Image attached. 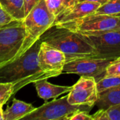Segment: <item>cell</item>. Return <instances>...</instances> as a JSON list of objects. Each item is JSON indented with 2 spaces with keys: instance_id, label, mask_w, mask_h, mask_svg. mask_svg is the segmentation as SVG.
Returning a JSON list of instances; mask_svg holds the SVG:
<instances>
[{
  "instance_id": "obj_1",
  "label": "cell",
  "mask_w": 120,
  "mask_h": 120,
  "mask_svg": "<svg viewBox=\"0 0 120 120\" xmlns=\"http://www.w3.org/2000/svg\"><path fill=\"white\" fill-rule=\"evenodd\" d=\"M41 43L39 39L20 57L0 67V82L11 83L13 86V95L27 84L51 78L39 65Z\"/></svg>"
},
{
  "instance_id": "obj_2",
  "label": "cell",
  "mask_w": 120,
  "mask_h": 120,
  "mask_svg": "<svg viewBox=\"0 0 120 120\" xmlns=\"http://www.w3.org/2000/svg\"><path fill=\"white\" fill-rule=\"evenodd\" d=\"M51 46L62 51L66 61L84 57H98V53L89 39L64 27L53 25L39 38Z\"/></svg>"
},
{
  "instance_id": "obj_3",
  "label": "cell",
  "mask_w": 120,
  "mask_h": 120,
  "mask_svg": "<svg viewBox=\"0 0 120 120\" xmlns=\"http://www.w3.org/2000/svg\"><path fill=\"white\" fill-rule=\"evenodd\" d=\"M56 19L49 11L46 1L41 0L24 19L26 35L18 57L29 49L47 30L54 25Z\"/></svg>"
},
{
  "instance_id": "obj_4",
  "label": "cell",
  "mask_w": 120,
  "mask_h": 120,
  "mask_svg": "<svg viewBox=\"0 0 120 120\" xmlns=\"http://www.w3.org/2000/svg\"><path fill=\"white\" fill-rule=\"evenodd\" d=\"M25 35L24 20L13 19L0 27V67L18 58Z\"/></svg>"
},
{
  "instance_id": "obj_5",
  "label": "cell",
  "mask_w": 120,
  "mask_h": 120,
  "mask_svg": "<svg viewBox=\"0 0 120 120\" xmlns=\"http://www.w3.org/2000/svg\"><path fill=\"white\" fill-rule=\"evenodd\" d=\"M86 36L99 35L117 30L120 27V15L91 13L82 18L59 25Z\"/></svg>"
},
{
  "instance_id": "obj_6",
  "label": "cell",
  "mask_w": 120,
  "mask_h": 120,
  "mask_svg": "<svg viewBox=\"0 0 120 120\" xmlns=\"http://www.w3.org/2000/svg\"><path fill=\"white\" fill-rule=\"evenodd\" d=\"M68 95L59 99L45 103L41 106L35 108L22 120H68L74 112L79 110L90 112L91 107L86 105H74L69 103Z\"/></svg>"
},
{
  "instance_id": "obj_7",
  "label": "cell",
  "mask_w": 120,
  "mask_h": 120,
  "mask_svg": "<svg viewBox=\"0 0 120 120\" xmlns=\"http://www.w3.org/2000/svg\"><path fill=\"white\" fill-rule=\"evenodd\" d=\"M116 58L84 57L66 61L63 73L94 77L98 82L104 77L108 65Z\"/></svg>"
},
{
  "instance_id": "obj_8",
  "label": "cell",
  "mask_w": 120,
  "mask_h": 120,
  "mask_svg": "<svg viewBox=\"0 0 120 120\" xmlns=\"http://www.w3.org/2000/svg\"><path fill=\"white\" fill-rule=\"evenodd\" d=\"M98 94L97 81L94 77L80 76L68 93V101L71 105L93 108L98 100Z\"/></svg>"
},
{
  "instance_id": "obj_9",
  "label": "cell",
  "mask_w": 120,
  "mask_h": 120,
  "mask_svg": "<svg viewBox=\"0 0 120 120\" xmlns=\"http://www.w3.org/2000/svg\"><path fill=\"white\" fill-rule=\"evenodd\" d=\"M38 59L41 69L51 77H58L63 74L66 63V56L60 50L41 41Z\"/></svg>"
},
{
  "instance_id": "obj_10",
  "label": "cell",
  "mask_w": 120,
  "mask_h": 120,
  "mask_svg": "<svg viewBox=\"0 0 120 120\" xmlns=\"http://www.w3.org/2000/svg\"><path fill=\"white\" fill-rule=\"evenodd\" d=\"M86 37L98 51L99 58H117L120 56V31L112 30L99 35Z\"/></svg>"
},
{
  "instance_id": "obj_11",
  "label": "cell",
  "mask_w": 120,
  "mask_h": 120,
  "mask_svg": "<svg viewBox=\"0 0 120 120\" xmlns=\"http://www.w3.org/2000/svg\"><path fill=\"white\" fill-rule=\"evenodd\" d=\"M101 4L90 1H80L73 7L66 10L61 15L56 18L55 25L71 22L88 15L94 13Z\"/></svg>"
},
{
  "instance_id": "obj_12",
  "label": "cell",
  "mask_w": 120,
  "mask_h": 120,
  "mask_svg": "<svg viewBox=\"0 0 120 120\" xmlns=\"http://www.w3.org/2000/svg\"><path fill=\"white\" fill-rule=\"evenodd\" d=\"M47 79H41L34 82L39 97L45 101L51 98H56L65 93H69L72 89V86H59L51 84L47 82Z\"/></svg>"
},
{
  "instance_id": "obj_13",
  "label": "cell",
  "mask_w": 120,
  "mask_h": 120,
  "mask_svg": "<svg viewBox=\"0 0 120 120\" xmlns=\"http://www.w3.org/2000/svg\"><path fill=\"white\" fill-rule=\"evenodd\" d=\"M34 109L32 104L13 98L11 106L4 111V120H22Z\"/></svg>"
},
{
  "instance_id": "obj_14",
  "label": "cell",
  "mask_w": 120,
  "mask_h": 120,
  "mask_svg": "<svg viewBox=\"0 0 120 120\" xmlns=\"http://www.w3.org/2000/svg\"><path fill=\"white\" fill-rule=\"evenodd\" d=\"M118 104H120V86L100 92L95 105L99 110H106Z\"/></svg>"
},
{
  "instance_id": "obj_15",
  "label": "cell",
  "mask_w": 120,
  "mask_h": 120,
  "mask_svg": "<svg viewBox=\"0 0 120 120\" xmlns=\"http://www.w3.org/2000/svg\"><path fill=\"white\" fill-rule=\"evenodd\" d=\"M0 5L13 19L18 20L25 19L24 0H0Z\"/></svg>"
},
{
  "instance_id": "obj_16",
  "label": "cell",
  "mask_w": 120,
  "mask_h": 120,
  "mask_svg": "<svg viewBox=\"0 0 120 120\" xmlns=\"http://www.w3.org/2000/svg\"><path fill=\"white\" fill-rule=\"evenodd\" d=\"M94 120H120V104L99 110L93 115Z\"/></svg>"
},
{
  "instance_id": "obj_17",
  "label": "cell",
  "mask_w": 120,
  "mask_h": 120,
  "mask_svg": "<svg viewBox=\"0 0 120 120\" xmlns=\"http://www.w3.org/2000/svg\"><path fill=\"white\" fill-rule=\"evenodd\" d=\"M94 13L120 15V0H108L102 4Z\"/></svg>"
},
{
  "instance_id": "obj_18",
  "label": "cell",
  "mask_w": 120,
  "mask_h": 120,
  "mask_svg": "<svg viewBox=\"0 0 120 120\" xmlns=\"http://www.w3.org/2000/svg\"><path fill=\"white\" fill-rule=\"evenodd\" d=\"M120 86V77H103L97 82V88L98 92H102L110 88Z\"/></svg>"
},
{
  "instance_id": "obj_19",
  "label": "cell",
  "mask_w": 120,
  "mask_h": 120,
  "mask_svg": "<svg viewBox=\"0 0 120 120\" xmlns=\"http://www.w3.org/2000/svg\"><path fill=\"white\" fill-rule=\"evenodd\" d=\"M49 11L57 18L61 15L66 8L61 0H45Z\"/></svg>"
},
{
  "instance_id": "obj_20",
  "label": "cell",
  "mask_w": 120,
  "mask_h": 120,
  "mask_svg": "<svg viewBox=\"0 0 120 120\" xmlns=\"http://www.w3.org/2000/svg\"><path fill=\"white\" fill-rule=\"evenodd\" d=\"M13 89L11 83L0 82V106H3L13 96Z\"/></svg>"
},
{
  "instance_id": "obj_21",
  "label": "cell",
  "mask_w": 120,
  "mask_h": 120,
  "mask_svg": "<svg viewBox=\"0 0 120 120\" xmlns=\"http://www.w3.org/2000/svg\"><path fill=\"white\" fill-rule=\"evenodd\" d=\"M120 77V56L115 59L107 68L104 77Z\"/></svg>"
},
{
  "instance_id": "obj_22",
  "label": "cell",
  "mask_w": 120,
  "mask_h": 120,
  "mask_svg": "<svg viewBox=\"0 0 120 120\" xmlns=\"http://www.w3.org/2000/svg\"><path fill=\"white\" fill-rule=\"evenodd\" d=\"M68 120H94L93 116L86 110H79L70 115Z\"/></svg>"
},
{
  "instance_id": "obj_23",
  "label": "cell",
  "mask_w": 120,
  "mask_h": 120,
  "mask_svg": "<svg viewBox=\"0 0 120 120\" xmlns=\"http://www.w3.org/2000/svg\"><path fill=\"white\" fill-rule=\"evenodd\" d=\"M13 18L2 8L0 5V27L11 22Z\"/></svg>"
},
{
  "instance_id": "obj_24",
  "label": "cell",
  "mask_w": 120,
  "mask_h": 120,
  "mask_svg": "<svg viewBox=\"0 0 120 120\" xmlns=\"http://www.w3.org/2000/svg\"><path fill=\"white\" fill-rule=\"evenodd\" d=\"M25 1V16L41 0H24Z\"/></svg>"
},
{
  "instance_id": "obj_25",
  "label": "cell",
  "mask_w": 120,
  "mask_h": 120,
  "mask_svg": "<svg viewBox=\"0 0 120 120\" xmlns=\"http://www.w3.org/2000/svg\"><path fill=\"white\" fill-rule=\"evenodd\" d=\"M64 6L65 7L66 10L73 7L75 6L77 3H79V0H61Z\"/></svg>"
},
{
  "instance_id": "obj_26",
  "label": "cell",
  "mask_w": 120,
  "mask_h": 120,
  "mask_svg": "<svg viewBox=\"0 0 120 120\" xmlns=\"http://www.w3.org/2000/svg\"><path fill=\"white\" fill-rule=\"evenodd\" d=\"M108 0H79V1H90V2H94V3H98L100 4H103L105 2H107Z\"/></svg>"
},
{
  "instance_id": "obj_27",
  "label": "cell",
  "mask_w": 120,
  "mask_h": 120,
  "mask_svg": "<svg viewBox=\"0 0 120 120\" xmlns=\"http://www.w3.org/2000/svg\"><path fill=\"white\" fill-rule=\"evenodd\" d=\"M2 107L3 106H0V120H4V110Z\"/></svg>"
},
{
  "instance_id": "obj_28",
  "label": "cell",
  "mask_w": 120,
  "mask_h": 120,
  "mask_svg": "<svg viewBox=\"0 0 120 120\" xmlns=\"http://www.w3.org/2000/svg\"><path fill=\"white\" fill-rule=\"evenodd\" d=\"M117 31H120V27L118 28V29H117Z\"/></svg>"
}]
</instances>
